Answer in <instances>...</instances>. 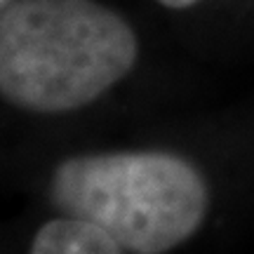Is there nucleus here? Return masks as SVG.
Returning <instances> with one entry per match:
<instances>
[{
  "instance_id": "nucleus-1",
  "label": "nucleus",
  "mask_w": 254,
  "mask_h": 254,
  "mask_svg": "<svg viewBox=\"0 0 254 254\" xmlns=\"http://www.w3.org/2000/svg\"><path fill=\"white\" fill-rule=\"evenodd\" d=\"M134 62V31L97 0H17L0 12V97L19 109H82Z\"/></svg>"
},
{
  "instance_id": "nucleus-2",
  "label": "nucleus",
  "mask_w": 254,
  "mask_h": 254,
  "mask_svg": "<svg viewBox=\"0 0 254 254\" xmlns=\"http://www.w3.org/2000/svg\"><path fill=\"white\" fill-rule=\"evenodd\" d=\"M52 200L64 214L101 226L120 252L158 254L198 231L207 186L170 153L78 155L55 170Z\"/></svg>"
},
{
  "instance_id": "nucleus-3",
  "label": "nucleus",
  "mask_w": 254,
  "mask_h": 254,
  "mask_svg": "<svg viewBox=\"0 0 254 254\" xmlns=\"http://www.w3.org/2000/svg\"><path fill=\"white\" fill-rule=\"evenodd\" d=\"M33 254H118L120 247L101 226L66 214L40 228L31 245Z\"/></svg>"
},
{
  "instance_id": "nucleus-4",
  "label": "nucleus",
  "mask_w": 254,
  "mask_h": 254,
  "mask_svg": "<svg viewBox=\"0 0 254 254\" xmlns=\"http://www.w3.org/2000/svg\"><path fill=\"white\" fill-rule=\"evenodd\" d=\"M160 5L165 7H172V9H184V7H190V5H195L198 0H158Z\"/></svg>"
},
{
  "instance_id": "nucleus-5",
  "label": "nucleus",
  "mask_w": 254,
  "mask_h": 254,
  "mask_svg": "<svg viewBox=\"0 0 254 254\" xmlns=\"http://www.w3.org/2000/svg\"><path fill=\"white\" fill-rule=\"evenodd\" d=\"M7 2H9V0H0V9L5 7V5H7Z\"/></svg>"
}]
</instances>
